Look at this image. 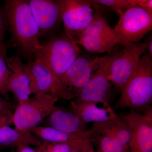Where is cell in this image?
Listing matches in <instances>:
<instances>
[{"mask_svg":"<svg viewBox=\"0 0 152 152\" xmlns=\"http://www.w3.org/2000/svg\"><path fill=\"white\" fill-rule=\"evenodd\" d=\"M15 152H37L36 149L32 148L30 146H22L17 148Z\"/></svg>","mask_w":152,"mask_h":152,"instance_id":"4316f807","label":"cell"},{"mask_svg":"<svg viewBox=\"0 0 152 152\" xmlns=\"http://www.w3.org/2000/svg\"><path fill=\"white\" fill-rule=\"evenodd\" d=\"M25 69L29 83L30 95L47 94L53 96L56 101L58 99L70 101L54 76L42 62L35 59L25 64Z\"/></svg>","mask_w":152,"mask_h":152,"instance_id":"8fae6325","label":"cell"},{"mask_svg":"<svg viewBox=\"0 0 152 152\" xmlns=\"http://www.w3.org/2000/svg\"><path fill=\"white\" fill-rule=\"evenodd\" d=\"M12 118L8 116L0 117V128L5 125H9Z\"/></svg>","mask_w":152,"mask_h":152,"instance_id":"f1b7e54d","label":"cell"},{"mask_svg":"<svg viewBox=\"0 0 152 152\" xmlns=\"http://www.w3.org/2000/svg\"><path fill=\"white\" fill-rule=\"evenodd\" d=\"M54 98L51 95H34L27 100L18 104L11 119L15 129L29 132L49 116L55 107Z\"/></svg>","mask_w":152,"mask_h":152,"instance_id":"277c9868","label":"cell"},{"mask_svg":"<svg viewBox=\"0 0 152 152\" xmlns=\"http://www.w3.org/2000/svg\"><path fill=\"white\" fill-rule=\"evenodd\" d=\"M152 36L151 34V35H149L148 37L147 38L146 40L147 42V50L148 49V54L149 56L151 58H152Z\"/></svg>","mask_w":152,"mask_h":152,"instance_id":"83f0119b","label":"cell"},{"mask_svg":"<svg viewBox=\"0 0 152 152\" xmlns=\"http://www.w3.org/2000/svg\"><path fill=\"white\" fill-rule=\"evenodd\" d=\"M7 26H8L7 23L4 8H0V44L4 43Z\"/></svg>","mask_w":152,"mask_h":152,"instance_id":"d4e9b609","label":"cell"},{"mask_svg":"<svg viewBox=\"0 0 152 152\" xmlns=\"http://www.w3.org/2000/svg\"><path fill=\"white\" fill-rule=\"evenodd\" d=\"M29 132L42 140L50 142H91L93 130L91 128L81 132L69 134L58 130L48 126H37L31 129Z\"/></svg>","mask_w":152,"mask_h":152,"instance_id":"e0dca14e","label":"cell"},{"mask_svg":"<svg viewBox=\"0 0 152 152\" xmlns=\"http://www.w3.org/2000/svg\"><path fill=\"white\" fill-rule=\"evenodd\" d=\"M72 152H81L80 151H73Z\"/></svg>","mask_w":152,"mask_h":152,"instance_id":"f546056e","label":"cell"},{"mask_svg":"<svg viewBox=\"0 0 152 152\" xmlns=\"http://www.w3.org/2000/svg\"><path fill=\"white\" fill-rule=\"evenodd\" d=\"M36 149L37 152H89L94 150L91 142H50L43 141Z\"/></svg>","mask_w":152,"mask_h":152,"instance_id":"ffe728a7","label":"cell"},{"mask_svg":"<svg viewBox=\"0 0 152 152\" xmlns=\"http://www.w3.org/2000/svg\"><path fill=\"white\" fill-rule=\"evenodd\" d=\"M94 8L104 7L114 11L119 16L128 9L136 7L135 0H94Z\"/></svg>","mask_w":152,"mask_h":152,"instance_id":"7402d4cb","label":"cell"},{"mask_svg":"<svg viewBox=\"0 0 152 152\" xmlns=\"http://www.w3.org/2000/svg\"><path fill=\"white\" fill-rule=\"evenodd\" d=\"M9 152H15V151H12Z\"/></svg>","mask_w":152,"mask_h":152,"instance_id":"4dcf8cb0","label":"cell"},{"mask_svg":"<svg viewBox=\"0 0 152 152\" xmlns=\"http://www.w3.org/2000/svg\"><path fill=\"white\" fill-rule=\"evenodd\" d=\"M103 57L81 55L60 79L62 90L70 100L77 98L97 69Z\"/></svg>","mask_w":152,"mask_h":152,"instance_id":"9c48e42d","label":"cell"},{"mask_svg":"<svg viewBox=\"0 0 152 152\" xmlns=\"http://www.w3.org/2000/svg\"><path fill=\"white\" fill-rule=\"evenodd\" d=\"M113 29L118 44L140 43L152 31V15L140 7H132L120 16Z\"/></svg>","mask_w":152,"mask_h":152,"instance_id":"8992f818","label":"cell"},{"mask_svg":"<svg viewBox=\"0 0 152 152\" xmlns=\"http://www.w3.org/2000/svg\"><path fill=\"white\" fill-rule=\"evenodd\" d=\"M47 119L48 126L69 134L81 132L86 130L85 124L72 111L56 107Z\"/></svg>","mask_w":152,"mask_h":152,"instance_id":"2e32d148","label":"cell"},{"mask_svg":"<svg viewBox=\"0 0 152 152\" xmlns=\"http://www.w3.org/2000/svg\"><path fill=\"white\" fill-rule=\"evenodd\" d=\"M91 23L83 34L79 45L90 53H110L118 44L114 29L97 9Z\"/></svg>","mask_w":152,"mask_h":152,"instance_id":"ba28073f","label":"cell"},{"mask_svg":"<svg viewBox=\"0 0 152 152\" xmlns=\"http://www.w3.org/2000/svg\"><path fill=\"white\" fill-rule=\"evenodd\" d=\"M61 9L64 31L79 45L94 13L91 1L57 0Z\"/></svg>","mask_w":152,"mask_h":152,"instance_id":"5b68a950","label":"cell"},{"mask_svg":"<svg viewBox=\"0 0 152 152\" xmlns=\"http://www.w3.org/2000/svg\"><path fill=\"white\" fill-rule=\"evenodd\" d=\"M94 152H95V151Z\"/></svg>","mask_w":152,"mask_h":152,"instance_id":"1f68e13d","label":"cell"},{"mask_svg":"<svg viewBox=\"0 0 152 152\" xmlns=\"http://www.w3.org/2000/svg\"><path fill=\"white\" fill-rule=\"evenodd\" d=\"M92 128L93 133L91 142L96 145L98 148L96 152H129V146L122 145L111 136L97 132Z\"/></svg>","mask_w":152,"mask_h":152,"instance_id":"44dd1931","label":"cell"},{"mask_svg":"<svg viewBox=\"0 0 152 152\" xmlns=\"http://www.w3.org/2000/svg\"><path fill=\"white\" fill-rule=\"evenodd\" d=\"M43 141L30 132H22L5 125L0 128V148L34 145L38 147Z\"/></svg>","mask_w":152,"mask_h":152,"instance_id":"ac0fdd59","label":"cell"},{"mask_svg":"<svg viewBox=\"0 0 152 152\" xmlns=\"http://www.w3.org/2000/svg\"><path fill=\"white\" fill-rule=\"evenodd\" d=\"M34 18L39 29V37L56 34L61 26V13L57 1L30 0L28 1Z\"/></svg>","mask_w":152,"mask_h":152,"instance_id":"4fadbf2b","label":"cell"},{"mask_svg":"<svg viewBox=\"0 0 152 152\" xmlns=\"http://www.w3.org/2000/svg\"><path fill=\"white\" fill-rule=\"evenodd\" d=\"M136 5L145 9L149 14L152 15V0H135Z\"/></svg>","mask_w":152,"mask_h":152,"instance_id":"484cf974","label":"cell"},{"mask_svg":"<svg viewBox=\"0 0 152 152\" xmlns=\"http://www.w3.org/2000/svg\"><path fill=\"white\" fill-rule=\"evenodd\" d=\"M71 111L87 124L102 123L115 119L119 116L109 103L105 102H83L70 101Z\"/></svg>","mask_w":152,"mask_h":152,"instance_id":"5bb4252c","label":"cell"},{"mask_svg":"<svg viewBox=\"0 0 152 152\" xmlns=\"http://www.w3.org/2000/svg\"><path fill=\"white\" fill-rule=\"evenodd\" d=\"M91 127L95 132L111 136L122 145L129 147V128L125 116H119L115 119L105 122L95 123Z\"/></svg>","mask_w":152,"mask_h":152,"instance_id":"d6986e66","label":"cell"},{"mask_svg":"<svg viewBox=\"0 0 152 152\" xmlns=\"http://www.w3.org/2000/svg\"><path fill=\"white\" fill-rule=\"evenodd\" d=\"M118 50L116 47L113 51L103 57L99 68L76 98V101L109 103L111 97L112 88V84L109 80L111 66Z\"/></svg>","mask_w":152,"mask_h":152,"instance_id":"30bf717a","label":"cell"},{"mask_svg":"<svg viewBox=\"0 0 152 152\" xmlns=\"http://www.w3.org/2000/svg\"><path fill=\"white\" fill-rule=\"evenodd\" d=\"M130 131L129 152H152V107L143 113L130 110L125 116Z\"/></svg>","mask_w":152,"mask_h":152,"instance_id":"7c38bea8","label":"cell"},{"mask_svg":"<svg viewBox=\"0 0 152 152\" xmlns=\"http://www.w3.org/2000/svg\"><path fill=\"white\" fill-rule=\"evenodd\" d=\"M4 7L12 40L28 62L39 45V29L28 1L7 0Z\"/></svg>","mask_w":152,"mask_h":152,"instance_id":"6da1fadb","label":"cell"},{"mask_svg":"<svg viewBox=\"0 0 152 152\" xmlns=\"http://www.w3.org/2000/svg\"><path fill=\"white\" fill-rule=\"evenodd\" d=\"M6 61L11 72L8 91L13 95L18 104L21 103L28 99L31 95L25 64L18 56H7Z\"/></svg>","mask_w":152,"mask_h":152,"instance_id":"9a60e30c","label":"cell"},{"mask_svg":"<svg viewBox=\"0 0 152 152\" xmlns=\"http://www.w3.org/2000/svg\"><path fill=\"white\" fill-rule=\"evenodd\" d=\"M7 56L4 45L0 44V96L6 99H7L9 93L8 85L11 75L6 61Z\"/></svg>","mask_w":152,"mask_h":152,"instance_id":"603a6c76","label":"cell"},{"mask_svg":"<svg viewBox=\"0 0 152 152\" xmlns=\"http://www.w3.org/2000/svg\"><path fill=\"white\" fill-rule=\"evenodd\" d=\"M12 106L7 99L0 96V117L8 116L12 118L11 113Z\"/></svg>","mask_w":152,"mask_h":152,"instance_id":"cb8c5ba5","label":"cell"},{"mask_svg":"<svg viewBox=\"0 0 152 152\" xmlns=\"http://www.w3.org/2000/svg\"><path fill=\"white\" fill-rule=\"evenodd\" d=\"M119 99L114 106L117 109L129 108L145 111L152 102V60L145 53L136 69L121 91Z\"/></svg>","mask_w":152,"mask_h":152,"instance_id":"7a4b0ae2","label":"cell"},{"mask_svg":"<svg viewBox=\"0 0 152 152\" xmlns=\"http://www.w3.org/2000/svg\"><path fill=\"white\" fill-rule=\"evenodd\" d=\"M81 54L78 45L64 31L40 43L34 58L47 66L60 84V79Z\"/></svg>","mask_w":152,"mask_h":152,"instance_id":"3957f363","label":"cell"},{"mask_svg":"<svg viewBox=\"0 0 152 152\" xmlns=\"http://www.w3.org/2000/svg\"><path fill=\"white\" fill-rule=\"evenodd\" d=\"M118 51L111 66L109 80L115 91L121 92L136 69L147 50V42L130 43Z\"/></svg>","mask_w":152,"mask_h":152,"instance_id":"52a82bcc","label":"cell"}]
</instances>
